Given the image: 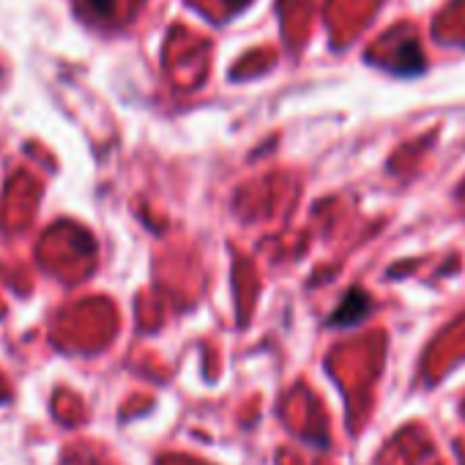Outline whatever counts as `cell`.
Listing matches in <instances>:
<instances>
[{"label": "cell", "mask_w": 465, "mask_h": 465, "mask_svg": "<svg viewBox=\"0 0 465 465\" xmlns=\"http://www.w3.org/2000/svg\"><path fill=\"white\" fill-rule=\"evenodd\" d=\"M370 310H372L370 296H367L364 291L353 288V291H348V296L340 302L337 312L329 318V326H334V329H351V326H359V323L370 315Z\"/></svg>", "instance_id": "6da1fadb"}, {"label": "cell", "mask_w": 465, "mask_h": 465, "mask_svg": "<svg viewBox=\"0 0 465 465\" xmlns=\"http://www.w3.org/2000/svg\"><path fill=\"white\" fill-rule=\"evenodd\" d=\"M88 4H91L99 15H107V12H110V0H88Z\"/></svg>", "instance_id": "7a4b0ae2"}, {"label": "cell", "mask_w": 465, "mask_h": 465, "mask_svg": "<svg viewBox=\"0 0 465 465\" xmlns=\"http://www.w3.org/2000/svg\"><path fill=\"white\" fill-rule=\"evenodd\" d=\"M224 4H230L232 9H242V6H247V0H224Z\"/></svg>", "instance_id": "3957f363"}]
</instances>
